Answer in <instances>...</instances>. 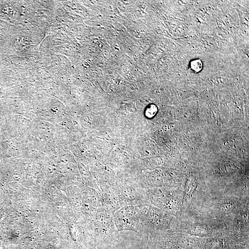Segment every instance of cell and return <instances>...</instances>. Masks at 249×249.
<instances>
[{
    "mask_svg": "<svg viewBox=\"0 0 249 249\" xmlns=\"http://www.w3.org/2000/svg\"><path fill=\"white\" fill-rule=\"evenodd\" d=\"M191 67L193 71L197 72H199L202 68V62L199 59L193 60L191 63Z\"/></svg>",
    "mask_w": 249,
    "mask_h": 249,
    "instance_id": "cell-2",
    "label": "cell"
},
{
    "mask_svg": "<svg viewBox=\"0 0 249 249\" xmlns=\"http://www.w3.org/2000/svg\"><path fill=\"white\" fill-rule=\"evenodd\" d=\"M197 187V182L196 179L193 176H190L188 179L187 181L186 182L185 187V194H184V202L183 203H187L189 200H190L196 190Z\"/></svg>",
    "mask_w": 249,
    "mask_h": 249,
    "instance_id": "cell-1",
    "label": "cell"
},
{
    "mask_svg": "<svg viewBox=\"0 0 249 249\" xmlns=\"http://www.w3.org/2000/svg\"><path fill=\"white\" fill-rule=\"evenodd\" d=\"M235 208V204H234L233 202L231 201L223 204L221 207V209H222V211H223L225 213H228V212H232Z\"/></svg>",
    "mask_w": 249,
    "mask_h": 249,
    "instance_id": "cell-3",
    "label": "cell"
}]
</instances>
